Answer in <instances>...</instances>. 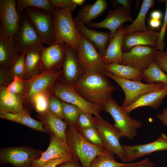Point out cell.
<instances>
[{"label":"cell","instance_id":"6da1fadb","mask_svg":"<svg viewBox=\"0 0 167 167\" xmlns=\"http://www.w3.org/2000/svg\"><path fill=\"white\" fill-rule=\"evenodd\" d=\"M72 86L86 101L102 107L117 88L101 72L84 73Z\"/></svg>","mask_w":167,"mask_h":167},{"label":"cell","instance_id":"7a4b0ae2","mask_svg":"<svg viewBox=\"0 0 167 167\" xmlns=\"http://www.w3.org/2000/svg\"><path fill=\"white\" fill-rule=\"evenodd\" d=\"M66 136V143L73 156L79 159L83 167H89L96 157L109 151L104 147L87 141L79 132L75 125H69Z\"/></svg>","mask_w":167,"mask_h":167},{"label":"cell","instance_id":"3957f363","mask_svg":"<svg viewBox=\"0 0 167 167\" xmlns=\"http://www.w3.org/2000/svg\"><path fill=\"white\" fill-rule=\"evenodd\" d=\"M55 44H68L75 51L81 36L72 12L68 8H54L53 13Z\"/></svg>","mask_w":167,"mask_h":167},{"label":"cell","instance_id":"277c9868","mask_svg":"<svg viewBox=\"0 0 167 167\" xmlns=\"http://www.w3.org/2000/svg\"><path fill=\"white\" fill-rule=\"evenodd\" d=\"M56 81L51 92L52 95L61 101L78 107L81 111L95 117L102 118L101 111L103 107L92 104L85 100L78 94L72 86Z\"/></svg>","mask_w":167,"mask_h":167},{"label":"cell","instance_id":"5b68a950","mask_svg":"<svg viewBox=\"0 0 167 167\" xmlns=\"http://www.w3.org/2000/svg\"><path fill=\"white\" fill-rule=\"evenodd\" d=\"M103 73L116 82L121 87L125 94V99L121 106H129L138 98L148 92L161 90L167 87L162 83H143L141 81L127 79L111 73L103 71Z\"/></svg>","mask_w":167,"mask_h":167},{"label":"cell","instance_id":"8992f818","mask_svg":"<svg viewBox=\"0 0 167 167\" xmlns=\"http://www.w3.org/2000/svg\"><path fill=\"white\" fill-rule=\"evenodd\" d=\"M103 110L112 117L114 121V125L120 131L123 137L132 140L137 136V130L141 129L142 122L132 119L113 98H112L103 106Z\"/></svg>","mask_w":167,"mask_h":167},{"label":"cell","instance_id":"52a82bcc","mask_svg":"<svg viewBox=\"0 0 167 167\" xmlns=\"http://www.w3.org/2000/svg\"><path fill=\"white\" fill-rule=\"evenodd\" d=\"M42 152L25 146L4 147L0 149V164H10L15 167H30Z\"/></svg>","mask_w":167,"mask_h":167},{"label":"cell","instance_id":"ba28073f","mask_svg":"<svg viewBox=\"0 0 167 167\" xmlns=\"http://www.w3.org/2000/svg\"><path fill=\"white\" fill-rule=\"evenodd\" d=\"M75 52L84 73L103 72L105 64L102 55L92 42L81 35Z\"/></svg>","mask_w":167,"mask_h":167},{"label":"cell","instance_id":"9c48e42d","mask_svg":"<svg viewBox=\"0 0 167 167\" xmlns=\"http://www.w3.org/2000/svg\"><path fill=\"white\" fill-rule=\"evenodd\" d=\"M19 51L32 50L41 54L45 48L43 41L26 14L23 15L19 29L14 37Z\"/></svg>","mask_w":167,"mask_h":167},{"label":"cell","instance_id":"30bf717a","mask_svg":"<svg viewBox=\"0 0 167 167\" xmlns=\"http://www.w3.org/2000/svg\"><path fill=\"white\" fill-rule=\"evenodd\" d=\"M95 127L104 143L105 147L116 154L124 162L126 158L122 145L120 142L123 136L120 131L109 122L93 117Z\"/></svg>","mask_w":167,"mask_h":167},{"label":"cell","instance_id":"8fae6325","mask_svg":"<svg viewBox=\"0 0 167 167\" xmlns=\"http://www.w3.org/2000/svg\"><path fill=\"white\" fill-rule=\"evenodd\" d=\"M26 14L45 44L50 45L55 43L53 14L43 10L28 8Z\"/></svg>","mask_w":167,"mask_h":167},{"label":"cell","instance_id":"7c38bea8","mask_svg":"<svg viewBox=\"0 0 167 167\" xmlns=\"http://www.w3.org/2000/svg\"><path fill=\"white\" fill-rule=\"evenodd\" d=\"M157 51L155 47L135 46L129 51L123 53L119 63L143 70L155 61Z\"/></svg>","mask_w":167,"mask_h":167},{"label":"cell","instance_id":"4fadbf2b","mask_svg":"<svg viewBox=\"0 0 167 167\" xmlns=\"http://www.w3.org/2000/svg\"><path fill=\"white\" fill-rule=\"evenodd\" d=\"M20 16L17 9L16 1H0L1 33L9 36L14 37L20 27Z\"/></svg>","mask_w":167,"mask_h":167},{"label":"cell","instance_id":"5bb4252c","mask_svg":"<svg viewBox=\"0 0 167 167\" xmlns=\"http://www.w3.org/2000/svg\"><path fill=\"white\" fill-rule=\"evenodd\" d=\"M62 73V70L56 72H44L30 79H25V89L23 96L24 102L28 103L31 98L36 94L51 91Z\"/></svg>","mask_w":167,"mask_h":167},{"label":"cell","instance_id":"9a60e30c","mask_svg":"<svg viewBox=\"0 0 167 167\" xmlns=\"http://www.w3.org/2000/svg\"><path fill=\"white\" fill-rule=\"evenodd\" d=\"M131 12L121 6H118L113 10H109L105 18L102 21L94 23L92 22L87 25L89 28H105L110 31V41L115 35L118 28L126 22H133L134 19L132 17Z\"/></svg>","mask_w":167,"mask_h":167},{"label":"cell","instance_id":"2e32d148","mask_svg":"<svg viewBox=\"0 0 167 167\" xmlns=\"http://www.w3.org/2000/svg\"><path fill=\"white\" fill-rule=\"evenodd\" d=\"M126 162L134 161L156 152L167 150V136L163 133L155 141L147 143L122 145Z\"/></svg>","mask_w":167,"mask_h":167},{"label":"cell","instance_id":"e0dca14e","mask_svg":"<svg viewBox=\"0 0 167 167\" xmlns=\"http://www.w3.org/2000/svg\"><path fill=\"white\" fill-rule=\"evenodd\" d=\"M66 50L65 43H54L45 47L40 54L43 65V72H56L62 70Z\"/></svg>","mask_w":167,"mask_h":167},{"label":"cell","instance_id":"ac0fdd59","mask_svg":"<svg viewBox=\"0 0 167 167\" xmlns=\"http://www.w3.org/2000/svg\"><path fill=\"white\" fill-rule=\"evenodd\" d=\"M66 44V56L62 65V73L58 79L61 82L72 86L84 72L75 51L69 45Z\"/></svg>","mask_w":167,"mask_h":167},{"label":"cell","instance_id":"d6986e66","mask_svg":"<svg viewBox=\"0 0 167 167\" xmlns=\"http://www.w3.org/2000/svg\"><path fill=\"white\" fill-rule=\"evenodd\" d=\"M50 143L46 150L43 152L40 157L36 160L33 165L39 167L46 161L53 159L73 157L67 143L59 137L50 135Z\"/></svg>","mask_w":167,"mask_h":167},{"label":"cell","instance_id":"ffe728a7","mask_svg":"<svg viewBox=\"0 0 167 167\" xmlns=\"http://www.w3.org/2000/svg\"><path fill=\"white\" fill-rule=\"evenodd\" d=\"M159 35V32L150 28L146 31L125 34L123 40V52L128 51L133 47L139 45L156 47Z\"/></svg>","mask_w":167,"mask_h":167},{"label":"cell","instance_id":"44dd1931","mask_svg":"<svg viewBox=\"0 0 167 167\" xmlns=\"http://www.w3.org/2000/svg\"><path fill=\"white\" fill-rule=\"evenodd\" d=\"M21 54L15 41L14 37L0 33V70L5 71L10 69Z\"/></svg>","mask_w":167,"mask_h":167},{"label":"cell","instance_id":"7402d4cb","mask_svg":"<svg viewBox=\"0 0 167 167\" xmlns=\"http://www.w3.org/2000/svg\"><path fill=\"white\" fill-rule=\"evenodd\" d=\"M23 96L12 93L6 86H0V112L30 114L24 107Z\"/></svg>","mask_w":167,"mask_h":167},{"label":"cell","instance_id":"603a6c76","mask_svg":"<svg viewBox=\"0 0 167 167\" xmlns=\"http://www.w3.org/2000/svg\"><path fill=\"white\" fill-rule=\"evenodd\" d=\"M74 19L76 28L80 34L92 42L98 52L102 55L110 39V33L99 32L88 28L76 17L74 18Z\"/></svg>","mask_w":167,"mask_h":167},{"label":"cell","instance_id":"cb8c5ba5","mask_svg":"<svg viewBox=\"0 0 167 167\" xmlns=\"http://www.w3.org/2000/svg\"><path fill=\"white\" fill-rule=\"evenodd\" d=\"M167 96V87L161 90L145 94L138 98L129 106L122 107L127 114L142 107L148 106L153 109H157L160 106L163 99Z\"/></svg>","mask_w":167,"mask_h":167},{"label":"cell","instance_id":"d4e9b609","mask_svg":"<svg viewBox=\"0 0 167 167\" xmlns=\"http://www.w3.org/2000/svg\"><path fill=\"white\" fill-rule=\"evenodd\" d=\"M37 117L43 124L47 133L56 135L66 143V129L69 125L67 122L56 117L48 110L38 113Z\"/></svg>","mask_w":167,"mask_h":167},{"label":"cell","instance_id":"484cf974","mask_svg":"<svg viewBox=\"0 0 167 167\" xmlns=\"http://www.w3.org/2000/svg\"><path fill=\"white\" fill-rule=\"evenodd\" d=\"M125 29L123 25L120 27L115 35L109 42L102 55L105 65L115 63H119L121 61L123 53L122 45Z\"/></svg>","mask_w":167,"mask_h":167},{"label":"cell","instance_id":"4316f807","mask_svg":"<svg viewBox=\"0 0 167 167\" xmlns=\"http://www.w3.org/2000/svg\"><path fill=\"white\" fill-rule=\"evenodd\" d=\"M103 71L122 78L135 81H141L143 79V70L118 63L105 65Z\"/></svg>","mask_w":167,"mask_h":167},{"label":"cell","instance_id":"83f0119b","mask_svg":"<svg viewBox=\"0 0 167 167\" xmlns=\"http://www.w3.org/2000/svg\"><path fill=\"white\" fill-rule=\"evenodd\" d=\"M105 0H97L92 4H87L81 6L77 18L81 22L88 24L101 15L108 7Z\"/></svg>","mask_w":167,"mask_h":167},{"label":"cell","instance_id":"f1b7e54d","mask_svg":"<svg viewBox=\"0 0 167 167\" xmlns=\"http://www.w3.org/2000/svg\"><path fill=\"white\" fill-rule=\"evenodd\" d=\"M27 51H24L16 61L9 69L0 70V84L6 86L15 77L24 78L25 73V56Z\"/></svg>","mask_w":167,"mask_h":167},{"label":"cell","instance_id":"f546056e","mask_svg":"<svg viewBox=\"0 0 167 167\" xmlns=\"http://www.w3.org/2000/svg\"><path fill=\"white\" fill-rule=\"evenodd\" d=\"M43 71L41 54L39 52L29 50L25 56V73L24 78L30 79L41 74Z\"/></svg>","mask_w":167,"mask_h":167},{"label":"cell","instance_id":"4dcf8cb0","mask_svg":"<svg viewBox=\"0 0 167 167\" xmlns=\"http://www.w3.org/2000/svg\"><path fill=\"white\" fill-rule=\"evenodd\" d=\"M155 4L153 0H143L138 15L135 19L130 24L126 25L125 29V35L135 32L144 31L148 28L145 24L147 13Z\"/></svg>","mask_w":167,"mask_h":167},{"label":"cell","instance_id":"1f68e13d","mask_svg":"<svg viewBox=\"0 0 167 167\" xmlns=\"http://www.w3.org/2000/svg\"><path fill=\"white\" fill-rule=\"evenodd\" d=\"M0 118L25 126L36 131L47 133L43 124L32 118L30 114L0 112Z\"/></svg>","mask_w":167,"mask_h":167},{"label":"cell","instance_id":"d6a6232c","mask_svg":"<svg viewBox=\"0 0 167 167\" xmlns=\"http://www.w3.org/2000/svg\"><path fill=\"white\" fill-rule=\"evenodd\" d=\"M143 79L147 84L162 83L167 85V75L155 61L148 68L143 70Z\"/></svg>","mask_w":167,"mask_h":167},{"label":"cell","instance_id":"836d02e7","mask_svg":"<svg viewBox=\"0 0 167 167\" xmlns=\"http://www.w3.org/2000/svg\"><path fill=\"white\" fill-rule=\"evenodd\" d=\"M16 7L20 16L24 10L28 8H39L52 14L54 9L50 0H18L16 1Z\"/></svg>","mask_w":167,"mask_h":167},{"label":"cell","instance_id":"e575fe53","mask_svg":"<svg viewBox=\"0 0 167 167\" xmlns=\"http://www.w3.org/2000/svg\"><path fill=\"white\" fill-rule=\"evenodd\" d=\"M127 164L117 161L114 157V154L109 151L96 157L89 167H120Z\"/></svg>","mask_w":167,"mask_h":167},{"label":"cell","instance_id":"d590c367","mask_svg":"<svg viewBox=\"0 0 167 167\" xmlns=\"http://www.w3.org/2000/svg\"><path fill=\"white\" fill-rule=\"evenodd\" d=\"M51 95V91L37 93L31 98L28 103L32 105L38 113L44 112L48 110L49 99Z\"/></svg>","mask_w":167,"mask_h":167},{"label":"cell","instance_id":"8d00e7d4","mask_svg":"<svg viewBox=\"0 0 167 167\" xmlns=\"http://www.w3.org/2000/svg\"><path fill=\"white\" fill-rule=\"evenodd\" d=\"M61 101L65 121L68 125H75L81 110L74 105Z\"/></svg>","mask_w":167,"mask_h":167},{"label":"cell","instance_id":"74e56055","mask_svg":"<svg viewBox=\"0 0 167 167\" xmlns=\"http://www.w3.org/2000/svg\"><path fill=\"white\" fill-rule=\"evenodd\" d=\"M76 127L80 134L87 141L94 144L105 147L102 140L95 128Z\"/></svg>","mask_w":167,"mask_h":167},{"label":"cell","instance_id":"f35d334b","mask_svg":"<svg viewBox=\"0 0 167 167\" xmlns=\"http://www.w3.org/2000/svg\"><path fill=\"white\" fill-rule=\"evenodd\" d=\"M48 110L57 118L65 120L61 101L52 94L49 98Z\"/></svg>","mask_w":167,"mask_h":167},{"label":"cell","instance_id":"ab89813d","mask_svg":"<svg viewBox=\"0 0 167 167\" xmlns=\"http://www.w3.org/2000/svg\"><path fill=\"white\" fill-rule=\"evenodd\" d=\"M6 88L10 92L23 96L25 89V79L15 77Z\"/></svg>","mask_w":167,"mask_h":167},{"label":"cell","instance_id":"60d3db41","mask_svg":"<svg viewBox=\"0 0 167 167\" xmlns=\"http://www.w3.org/2000/svg\"><path fill=\"white\" fill-rule=\"evenodd\" d=\"M159 2H164L165 4V10L163 23L161 31L159 32V35L156 49L157 50L163 51L164 46V37L167 27V0H157Z\"/></svg>","mask_w":167,"mask_h":167},{"label":"cell","instance_id":"b9f144b4","mask_svg":"<svg viewBox=\"0 0 167 167\" xmlns=\"http://www.w3.org/2000/svg\"><path fill=\"white\" fill-rule=\"evenodd\" d=\"M75 125L76 127L82 128H95L93 117L82 111L80 113Z\"/></svg>","mask_w":167,"mask_h":167},{"label":"cell","instance_id":"7bdbcfd3","mask_svg":"<svg viewBox=\"0 0 167 167\" xmlns=\"http://www.w3.org/2000/svg\"><path fill=\"white\" fill-rule=\"evenodd\" d=\"M50 1L54 8H67L71 12L74 11L77 6L73 0H50Z\"/></svg>","mask_w":167,"mask_h":167},{"label":"cell","instance_id":"ee69618b","mask_svg":"<svg viewBox=\"0 0 167 167\" xmlns=\"http://www.w3.org/2000/svg\"><path fill=\"white\" fill-rule=\"evenodd\" d=\"M155 61L164 72L167 73V54L163 51L157 50Z\"/></svg>","mask_w":167,"mask_h":167},{"label":"cell","instance_id":"f6af8a7d","mask_svg":"<svg viewBox=\"0 0 167 167\" xmlns=\"http://www.w3.org/2000/svg\"><path fill=\"white\" fill-rule=\"evenodd\" d=\"M73 157H65L52 159L44 163L39 167H56L58 165L63 162L71 160Z\"/></svg>","mask_w":167,"mask_h":167},{"label":"cell","instance_id":"bcb514c9","mask_svg":"<svg viewBox=\"0 0 167 167\" xmlns=\"http://www.w3.org/2000/svg\"><path fill=\"white\" fill-rule=\"evenodd\" d=\"M110 1L112 3L113 7L121 6L131 12V4L133 1L131 0H112Z\"/></svg>","mask_w":167,"mask_h":167},{"label":"cell","instance_id":"7dc6e473","mask_svg":"<svg viewBox=\"0 0 167 167\" xmlns=\"http://www.w3.org/2000/svg\"><path fill=\"white\" fill-rule=\"evenodd\" d=\"M73 157L71 160L63 162L56 167H83L79 159L76 157Z\"/></svg>","mask_w":167,"mask_h":167},{"label":"cell","instance_id":"c3c4849f","mask_svg":"<svg viewBox=\"0 0 167 167\" xmlns=\"http://www.w3.org/2000/svg\"><path fill=\"white\" fill-rule=\"evenodd\" d=\"M131 167H155L154 163L151 162L148 158L143 160L134 163Z\"/></svg>","mask_w":167,"mask_h":167},{"label":"cell","instance_id":"681fc988","mask_svg":"<svg viewBox=\"0 0 167 167\" xmlns=\"http://www.w3.org/2000/svg\"><path fill=\"white\" fill-rule=\"evenodd\" d=\"M157 117L163 126H167V109L164 108Z\"/></svg>","mask_w":167,"mask_h":167},{"label":"cell","instance_id":"f907efd6","mask_svg":"<svg viewBox=\"0 0 167 167\" xmlns=\"http://www.w3.org/2000/svg\"><path fill=\"white\" fill-rule=\"evenodd\" d=\"M148 20L149 28L155 29H158L161 25V20L150 18Z\"/></svg>","mask_w":167,"mask_h":167},{"label":"cell","instance_id":"816d5d0a","mask_svg":"<svg viewBox=\"0 0 167 167\" xmlns=\"http://www.w3.org/2000/svg\"><path fill=\"white\" fill-rule=\"evenodd\" d=\"M163 16L162 12L158 10H155L151 12L150 15V18L161 20Z\"/></svg>","mask_w":167,"mask_h":167},{"label":"cell","instance_id":"f5cc1de1","mask_svg":"<svg viewBox=\"0 0 167 167\" xmlns=\"http://www.w3.org/2000/svg\"><path fill=\"white\" fill-rule=\"evenodd\" d=\"M75 4L77 6L78 5L81 6L83 5L84 3L85 2V0H73Z\"/></svg>","mask_w":167,"mask_h":167},{"label":"cell","instance_id":"db71d44e","mask_svg":"<svg viewBox=\"0 0 167 167\" xmlns=\"http://www.w3.org/2000/svg\"><path fill=\"white\" fill-rule=\"evenodd\" d=\"M133 164L134 163H128L127 165L120 167H131Z\"/></svg>","mask_w":167,"mask_h":167},{"label":"cell","instance_id":"11a10c76","mask_svg":"<svg viewBox=\"0 0 167 167\" xmlns=\"http://www.w3.org/2000/svg\"><path fill=\"white\" fill-rule=\"evenodd\" d=\"M30 167H35L33 165H32V166H30Z\"/></svg>","mask_w":167,"mask_h":167},{"label":"cell","instance_id":"9f6ffc18","mask_svg":"<svg viewBox=\"0 0 167 167\" xmlns=\"http://www.w3.org/2000/svg\"><path fill=\"white\" fill-rule=\"evenodd\" d=\"M165 53L167 54V51Z\"/></svg>","mask_w":167,"mask_h":167}]
</instances>
